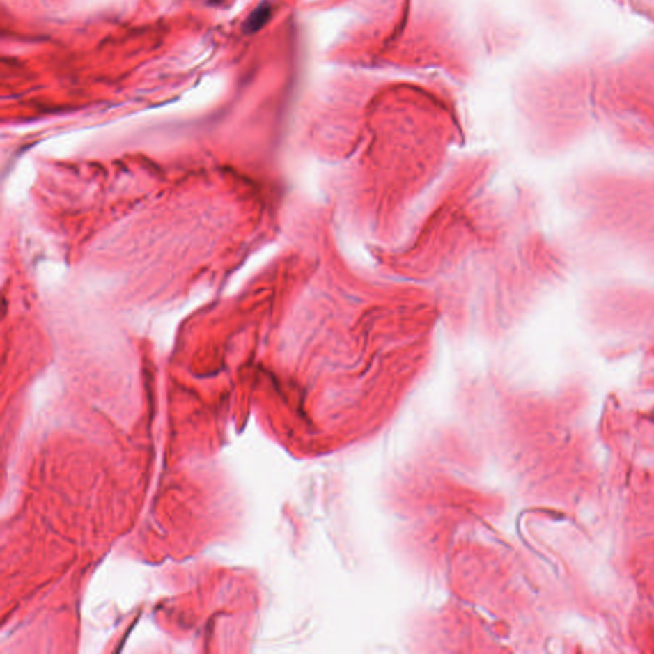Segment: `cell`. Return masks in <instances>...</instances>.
Wrapping results in <instances>:
<instances>
[{"mask_svg":"<svg viewBox=\"0 0 654 654\" xmlns=\"http://www.w3.org/2000/svg\"><path fill=\"white\" fill-rule=\"evenodd\" d=\"M270 16H271V8H270L269 4L265 3V4H262L258 8L256 9L248 18L246 24L247 31H258L269 21Z\"/></svg>","mask_w":654,"mask_h":654,"instance_id":"cell-1","label":"cell"}]
</instances>
